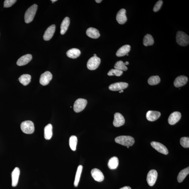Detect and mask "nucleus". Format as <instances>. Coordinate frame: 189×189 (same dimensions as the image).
I'll return each instance as SVG.
<instances>
[{
	"label": "nucleus",
	"instance_id": "obj_1",
	"mask_svg": "<svg viewBox=\"0 0 189 189\" xmlns=\"http://www.w3.org/2000/svg\"><path fill=\"white\" fill-rule=\"evenodd\" d=\"M115 141L117 143L127 147L132 146L134 144L135 142L133 137L127 136L117 137L115 138Z\"/></svg>",
	"mask_w": 189,
	"mask_h": 189
},
{
	"label": "nucleus",
	"instance_id": "obj_2",
	"mask_svg": "<svg viewBox=\"0 0 189 189\" xmlns=\"http://www.w3.org/2000/svg\"><path fill=\"white\" fill-rule=\"evenodd\" d=\"M38 6L34 4L27 10L25 14V21L28 24L32 21L37 10Z\"/></svg>",
	"mask_w": 189,
	"mask_h": 189
},
{
	"label": "nucleus",
	"instance_id": "obj_3",
	"mask_svg": "<svg viewBox=\"0 0 189 189\" xmlns=\"http://www.w3.org/2000/svg\"><path fill=\"white\" fill-rule=\"evenodd\" d=\"M176 41L178 45L182 46H186L189 43V37L184 32L179 31L176 33Z\"/></svg>",
	"mask_w": 189,
	"mask_h": 189
},
{
	"label": "nucleus",
	"instance_id": "obj_4",
	"mask_svg": "<svg viewBox=\"0 0 189 189\" xmlns=\"http://www.w3.org/2000/svg\"><path fill=\"white\" fill-rule=\"evenodd\" d=\"M21 127L22 131L26 134L33 133L35 129L33 123L30 121H26L22 122Z\"/></svg>",
	"mask_w": 189,
	"mask_h": 189
},
{
	"label": "nucleus",
	"instance_id": "obj_5",
	"mask_svg": "<svg viewBox=\"0 0 189 189\" xmlns=\"http://www.w3.org/2000/svg\"><path fill=\"white\" fill-rule=\"evenodd\" d=\"M87 101L86 100L78 99L76 100L74 105V110L76 112H79L84 110L86 106Z\"/></svg>",
	"mask_w": 189,
	"mask_h": 189
},
{
	"label": "nucleus",
	"instance_id": "obj_6",
	"mask_svg": "<svg viewBox=\"0 0 189 189\" xmlns=\"http://www.w3.org/2000/svg\"><path fill=\"white\" fill-rule=\"evenodd\" d=\"M100 63V59L97 56H93L88 60L87 67L90 70H94L99 67Z\"/></svg>",
	"mask_w": 189,
	"mask_h": 189
},
{
	"label": "nucleus",
	"instance_id": "obj_7",
	"mask_svg": "<svg viewBox=\"0 0 189 189\" xmlns=\"http://www.w3.org/2000/svg\"><path fill=\"white\" fill-rule=\"evenodd\" d=\"M158 177V173L156 170L149 171L147 175V181L149 186H153L155 183Z\"/></svg>",
	"mask_w": 189,
	"mask_h": 189
},
{
	"label": "nucleus",
	"instance_id": "obj_8",
	"mask_svg": "<svg viewBox=\"0 0 189 189\" xmlns=\"http://www.w3.org/2000/svg\"><path fill=\"white\" fill-rule=\"evenodd\" d=\"M151 144L153 148L159 153L165 154V155L168 153V149L163 144L158 142H151Z\"/></svg>",
	"mask_w": 189,
	"mask_h": 189
},
{
	"label": "nucleus",
	"instance_id": "obj_9",
	"mask_svg": "<svg viewBox=\"0 0 189 189\" xmlns=\"http://www.w3.org/2000/svg\"><path fill=\"white\" fill-rule=\"evenodd\" d=\"M52 77L51 73L49 71H46L41 75L40 78V83L42 85H47L52 79Z\"/></svg>",
	"mask_w": 189,
	"mask_h": 189
},
{
	"label": "nucleus",
	"instance_id": "obj_10",
	"mask_svg": "<svg viewBox=\"0 0 189 189\" xmlns=\"http://www.w3.org/2000/svg\"><path fill=\"white\" fill-rule=\"evenodd\" d=\"M128 83L124 82H117L110 85L109 87V90L113 91L123 90L128 86Z\"/></svg>",
	"mask_w": 189,
	"mask_h": 189
},
{
	"label": "nucleus",
	"instance_id": "obj_11",
	"mask_svg": "<svg viewBox=\"0 0 189 189\" xmlns=\"http://www.w3.org/2000/svg\"><path fill=\"white\" fill-rule=\"evenodd\" d=\"M126 11L124 9L120 10L118 12L116 19L118 23L120 24H124L127 21V18L126 15Z\"/></svg>",
	"mask_w": 189,
	"mask_h": 189
},
{
	"label": "nucleus",
	"instance_id": "obj_12",
	"mask_svg": "<svg viewBox=\"0 0 189 189\" xmlns=\"http://www.w3.org/2000/svg\"><path fill=\"white\" fill-rule=\"evenodd\" d=\"M125 122L124 118L121 114L119 112L116 113L115 114L113 125L115 127L122 126L124 124Z\"/></svg>",
	"mask_w": 189,
	"mask_h": 189
},
{
	"label": "nucleus",
	"instance_id": "obj_13",
	"mask_svg": "<svg viewBox=\"0 0 189 189\" xmlns=\"http://www.w3.org/2000/svg\"><path fill=\"white\" fill-rule=\"evenodd\" d=\"M91 175L94 180L100 182L104 180V176L102 172L97 168H94L91 171Z\"/></svg>",
	"mask_w": 189,
	"mask_h": 189
},
{
	"label": "nucleus",
	"instance_id": "obj_14",
	"mask_svg": "<svg viewBox=\"0 0 189 189\" xmlns=\"http://www.w3.org/2000/svg\"><path fill=\"white\" fill-rule=\"evenodd\" d=\"M55 25H52L46 29L43 36V39L45 41H48L52 38L55 31Z\"/></svg>",
	"mask_w": 189,
	"mask_h": 189
},
{
	"label": "nucleus",
	"instance_id": "obj_15",
	"mask_svg": "<svg viewBox=\"0 0 189 189\" xmlns=\"http://www.w3.org/2000/svg\"><path fill=\"white\" fill-rule=\"evenodd\" d=\"M181 115L180 112H174L172 113L168 119L169 124L173 125L176 124L180 121L181 118Z\"/></svg>",
	"mask_w": 189,
	"mask_h": 189
},
{
	"label": "nucleus",
	"instance_id": "obj_16",
	"mask_svg": "<svg viewBox=\"0 0 189 189\" xmlns=\"http://www.w3.org/2000/svg\"><path fill=\"white\" fill-rule=\"evenodd\" d=\"M188 78L185 76H179L176 78L174 85L176 87H180L185 85L187 82Z\"/></svg>",
	"mask_w": 189,
	"mask_h": 189
},
{
	"label": "nucleus",
	"instance_id": "obj_17",
	"mask_svg": "<svg viewBox=\"0 0 189 189\" xmlns=\"http://www.w3.org/2000/svg\"><path fill=\"white\" fill-rule=\"evenodd\" d=\"M20 170L18 168H16L12 173V185L13 187H16L18 184Z\"/></svg>",
	"mask_w": 189,
	"mask_h": 189
},
{
	"label": "nucleus",
	"instance_id": "obj_18",
	"mask_svg": "<svg viewBox=\"0 0 189 189\" xmlns=\"http://www.w3.org/2000/svg\"><path fill=\"white\" fill-rule=\"evenodd\" d=\"M32 56L30 54L23 55L17 61V64L18 66L25 65L28 63L32 60Z\"/></svg>",
	"mask_w": 189,
	"mask_h": 189
},
{
	"label": "nucleus",
	"instance_id": "obj_19",
	"mask_svg": "<svg viewBox=\"0 0 189 189\" xmlns=\"http://www.w3.org/2000/svg\"><path fill=\"white\" fill-rule=\"evenodd\" d=\"M161 115V112H159L149 111L147 112L146 117L149 121L153 122L158 119Z\"/></svg>",
	"mask_w": 189,
	"mask_h": 189
},
{
	"label": "nucleus",
	"instance_id": "obj_20",
	"mask_svg": "<svg viewBox=\"0 0 189 189\" xmlns=\"http://www.w3.org/2000/svg\"><path fill=\"white\" fill-rule=\"evenodd\" d=\"M131 50V46L128 45H125L119 49L116 53L118 57H122L128 54Z\"/></svg>",
	"mask_w": 189,
	"mask_h": 189
},
{
	"label": "nucleus",
	"instance_id": "obj_21",
	"mask_svg": "<svg viewBox=\"0 0 189 189\" xmlns=\"http://www.w3.org/2000/svg\"><path fill=\"white\" fill-rule=\"evenodd\" d=\"M70 19L68 17H66L63 20L60 26V33L62 35L64 34L67 31L70 25Z\"/></svg>",
	"mask_w": 189,
	"mask_h": 189
},
{
	"label": "nucleus",
	"instance_id": "obj_22",
	"mask_svg": "<svg viewBox=\"0 0 189 189\" xmlns=\"http://www.w3.org/2000/svg\"><path fill=\"white\" fill-rule=\"evenodd\" d=\"M86 34L89 37L93 39H97L100 36L99 31L96 28H90L87 29Z\"/></svg>",
	"mask_w": 189,
	"mask_h": 189
},
{
	"label": "nucleus",
	"instance_id": "obj_23",
	"mask_svg": "<svg viewBox=\"0 0 189 189\" xmlns=\"http://www.w3.org/2000/svg\"><path fill=\"white\" fill-rule=\"evenodd\" d=\"M81 53V51L79 49L73 48L68 50L66 53V55L69 58L75 59L79 57Z\"/></svg>",
	"mask_w": 189,
	"mask_h": 189
},
{
	"label": "nucleus",
	"instance_id": "obj_24",
	"mask_svg": "<svg viewBox=\"0 0 189 189\" xmlns=\"http://www.w3.org/2000/svg\"><path fill=\"white\" fill-rule=\"evenodd\" d=\"M53 127L51 124H48L44 128V137L47 140L50 139L53 135Z\"/></svg>",
	"mask_w": 189,
	"mask_h": 189
},
{
	"label": "nucleus",
	"instance_id": "obj_25",
	"mask_svg": "<svg viewBox=\"0 0 189 189\" xmlns=\"http://www.w3.org/2000/svg\"><path fill=\"white\" fill-rule=\"evenodd\" d=\"M119 160L116 157H113L110 158L108 163V166L110 169L114 170L117 168L119 166Z\"/></svg>",
	"mask_w": 189,
	"mask_h": 189
},
{
	"label": "nucleus",
	"instance_id": "obj_26",
	"mask_svg": "<svg viewBox=\"0 0 189 189\" xmlns=\"http://www.w3.org/2000/svg\"><path fill=\"white\" fill-rule=\"evenodd\" d=\"M31 77L30 75L28 74L22 75L19 78V82L24 85L26 86L31 82Z\"/></svg>",
	"mask_w": 189,
	"mask_h": 189
},
{
	"label": "nucleus",
	"instance_id": "obj_27",
	"mask_svg": "<svg viewBox=\"0 0 189 189\" xmlns=\"http://www.w3.org/2000/svg\"><path fill=\"white\" fill-rule=\"evenodd\" d=\"M189 173V168L188 167L181 170L179 175L177 177V180L179 183L182 182L184 180Z\"/></svg>",
	"mask_w": 189,
	"mask_h": 189
},
{
	"label": "nucleus",
	"instance_id": "obj_28",
	"mask_svg": "<svg viewBox=\"0 0 189 189\" xmlns=\"http://www.w3.org/2000/svg\"><path fill=\"white\" fill-rule=\"evenodd\" d=\"M154 43V40L153 38L150 34H147L144 36L143 43L144 45L146 46H152Z\"/></svg>",
	"mask_w": 189,
	"mask_h": 189
},
{
	"label": "nucleus",
	"instance_id": "obj_29",
	"mask_svg": "<svg viewBox=\"0 0 189 189\" xmlns=\"http://www.w3.org/2000/svg\"><path fill=\"white\" fill-rule=\"evenodd\" d=\"M83 169V166L80 165L77 168V172H76L74 186L75 187H77L79 183L81 174Z\"/></svg>",
	"mask_w": 189,
	"mask_h": 189
},
{
	"label": "nucleus",
	"instance_id": "obj_30",
	"mask_svg": "<svg viewBox=\"0 0 189 189\" xmlns=\"http://www.w3.org/2000/svg\"><path fill=\"white\" fill-rule=\"evenodd\" d=\"M77 137L75 136H72L70 137L69 141L70 146L71 149L75 151L77 148Z\"/></svg>",
	"mask_w": 189,
	"mask_h": 189
},
{
	"label": "nucleus",
	"instance_id": "obj_31",
	"mask_svg": "<svg viewBox=\"0 0 189 189\" xmlns=\"http://www.w3.org/2000/svg\"><path fill=\"white\" fill-rule=\"evenodd\" d=\"M160 81L161 78L158 76H152L148 80L149 84L151 85H157Z\"/></svg>",
	"mask_w": 189,
	"mask_h": 189
},
{
	"label": "nucleus",
	"instance_id": "obj_32",
	"mask_svg": "<svg viewBox=\"0 0 189 189\" xmlns=\"http://www.w3.org/2000/svg\"><path fill=\"white\" fill-rule=\"evenodd\" d=\"M115 69L118 70L122 71H126L127 70V67L124 64L122 61H119L115 63L114 66Z\"/></svg>",
	"mask_w": 189,
	"mask_h": 189
},
{
	"label": "nucleus",
	"instance_id": "obj_33",
	"mask_svg": "<svg viewBox=\"0 0 189 189\" xmlns=\"http://www.w3.org/2000/svg\"><path fill=\"white\" fill-rule=\"evenodd\" d=\"M123 73V71L117 69H112L108 73V75L111 76L115 75L117 77H120Z\"/></svg>",
	"mask_w": 189,
	"mask_h": 189
},
{
	"label": "nucleus",
	"instance_id": "obj_34",
	"mask_svg": "<svg viewBox=\"0 0 189 189\" xmlns=\"http://www.w3.org/2000/svg\"><path fill=\"white\" fill-rule=\"evenodd\" d=\"M181 146L184 148H189V138L188 137H183L180 140Z\"/></svg>",
	"mask_w": 189,
	"mask_h": 189
},
{
	"label": "nucleus",
	"instance_id": "obj_35",
	"mask_svg": "<svg viewBox=\"0 0 189 189\" xmlns=\"http://www.w3.org/2000/svg\"><path fill=\"white\" fill-rule=\"evenodd\" d=\"M16 0H6L4 2V7L6 8L10 7L16 3Z\"/></svg>",
	"mask_w": 189,
	"mask_h": 189
},
{
	"label": "nucleus",
	"instance_id": "obj_36",
	"mask_svg": "<svg viewBox=\"0 0 189 189\" xmlns=\"http://www.w3.org/2000/svg\"><path fill=\"white\" fill-rule=\"evenodd\" d=\"M163 4V2L162 1H159L157 2L153 7V11L156 12L159 11L161 9L162 6Z\"/></svg>",
	"mask_w": 189,
	"mask_h": 189
},
{
	"label": "nucleus",
	"instance_id": "obj_37",
	"mask_svg": "<svg viewBox=\"0 0 189 189\" xmlns=\"http://www.w3.org/2000/svg\"><path fill=\"white\" fill-rule=\"evenodd\" d=\"M120 189H131V188L129 186H125V187L121 188Z\"/></svg>",
	"mask_w": 189,
	"mask_h": 189
},
{
	"label": "nucleus",
	"instance_id": "obj_38",
	"mask_svg": "<svg viewBox=\"0 0 189 189\" xmlns=\"http://www.w3.org/2000/svg\"><path fill=\"white\" fill-rule=\"evenodd\" d=\"M102 1V0H96L95 2H97V3H99Z\"/></svg>",
	"mask_w": 189,
	"mask_h": 189
},
{
	"label": "nucleus",
	"instance_id": "obj_39",
	"mask_svg": "<svg viewBox=\"0 0 189 189\" xmlns=\"http://www.w3.org/2000/svg\"><path fill=\"white\" fill-rule=\"evenodd\" d=\"M129 63V62L128 61H126V62L124 63V64L125 65L127 66L128 65Z\"/></svg>",
	"mask_w": 189,
	"mask_h": 189
},
{
	"label": "nucleus",
	"instance_id": "obj_40",
	"mask_svg": "<svg viewBox=\"0 0 189 189\" xmlns=\"http://www.w3.org/2000/svg\"><path fill=\"white\" fill-rule=\"evenodd\" d=\"M57 1V0H52V1H51L52 2V3H54V2Z\"/></svg>",
	"mask_w": 189,
	"mask_h": 189
},
{
	"label": "nucleus",
	"instance_id": "obj_41",
	"mask_svg": "<svg viewBox=\"0 0 189 189\" xmlns=\"http://www.w3.org/2000/svg\"><path fill=\"white\" fill-rule=\"evenodd\" d=\"M94 56H97V55H96V54H94Z\"/></svg>",
	"mask_w": 189,
	"mask_h": 189
},
{
	"label": "nucleus",
	"instance_id": "obj_42",
	"mask_svg": "<svg viewBox=\"0 0 189 189\" xmlns=\"http://www.w3.org/2000/svg\"><path fill=\"white\" fill-rule=\"evenodd\" d=\"M120 92H121V93H122V92H123V90H121V91H120Z\"/></svg>",
	"mask_w": 189,
	"mask_h": 189
},
{
	"label": "nucleus",
	"instance_id": "obj_43",
	"mask_svg": "<svg viewBox=\"0 0 189 189\" xmlns=\"http://www.w3.org/2000/svg\"><path fill=\"white\" fill-rule=\"evenodd\" d=\"M127 56H128L129 55L128 54H127V55H126Z\"/></svg>",
	"mask_w": 189,
	"mask_h": 189
},
{
	"label": "nucleus",
	"instance_id": "obj_44",
	"mask_svg": "<svg viewBox=\"0 0 189 189\" xmlns=\"http://www.w3.org/2000/svg\"><path fill=\"white\" fill-rule=\"evenodd\" d=\"M127 148H129V146H127Z\"/></svg>",
	"mask_w": 189,
	"mask_h": 189
}]
</instances>
